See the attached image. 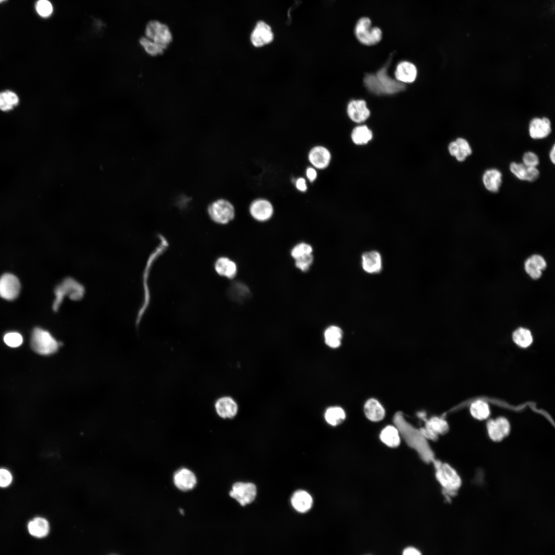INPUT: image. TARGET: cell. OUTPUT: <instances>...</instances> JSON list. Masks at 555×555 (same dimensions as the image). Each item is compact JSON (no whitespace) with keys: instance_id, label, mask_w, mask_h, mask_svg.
Returning a JSON list of instances; mask_svg holds the SVG:
<instances>
[{"instance_id":"cell-29","label":"cell","mask_w":555,"mask_h":555,"mask_svg":"<svg viewBox=\"0 0 555 555\" xmlns=\"http://www.w3.org/2000/svg\"><path fill=\"white\" fill-rule=\"evenodd\" d=\"M512 339L517 345L523 348L529 346L533 341L530 331L523 327L518 328L513 332Z\"/></svg>"},{"instance_id":"cell-14","label":"cell","mask_w":555,"mask_h":555,"mask_svg":"<svg viewBox=\"0 0 555 555\" xmlns=\"http://www.w3.org/2000/svg\"><path fill=\"white\" fill-rule=\"evenodd\" d=\"M308 159L313 168L322 170L330 164L331 155L329 150L323 145L312 147L308 152Z\"/></svg>"},{"instance_id":"cell-33","label":"cell","mask_w":555,"mask_h":555,"mask_svg":"<svg viewBox=\"0 0 555 555\" xmlns=\"http://www.w3.org/2000/svg\"><path fill=\"white\" fill-rule=\"evenodd\" d=\"M425 427L431 430L438 435L446 433L449 430L447 422L438 417H433L429 420H426Z\"/></svg>"},{"instance_id":"cell-3","label":"cell","mask_w":555,"mask_h":555,"mask_svg":"<svg viewBox=\"0 0 555 555\" xmlns=\"http://www.w3.org/2000/svg\"><path fill=\"white\" fill-rule=\"evenodd\" d=\"M435 469V476L442 488V492L448 499L454 496L462 485L461 478L457 471L447 463L435 459L432 462Z\"/></svg>"},{"instance_id":"cell-34","label":"cell","mask_w":555,"mask_h":555,"mask_svg":"<svg viewBox=\"0 0 555 555\" xmlns=\"http://www.w3.org/2000/svg\"><path fill=\"white\" fill-rule=\"evenodd\" d=\"M139 42L145 52L151 56L160 55L165 50L159 44L146 36L142 37L140 39Z\"/></svg>"},{"instance_id":"cell-45","label":"cell","mask_w":555,"mask_h":555,"mask_svg":"<svg viewBox=\"0 0 555 555\" xmlns=\"http://www.w3.org/2000/svg\"><path fill=\"white\" fill-rule=\"evenodd\" d=\"M419 431L423 437L427 440H436L438 438V435L435 433L431 430L426 428L423 427L419 429Z\"/></svg>"},{"instance_id":"cell-8","label":"cell","mask_w":555,"mask_h":555,"mask_svg":"<svg viewBox=\"0 0 555 555\" xmlns=\"http://www.w3.org/2000/svg\"><path fill=\"white\" fill-rule=\"evenodd\" d=\"M208 213L214 222L220 225L229 223L235 216L233 205L225 199H219L212 202L208 207Z\"/></svg>"},{"instance_id":"cell-40","label":"cell","mask_w":555,"mask_h":555,"mask_svg":"<svg viewBox=\"0 0 555 555\" xmlns=\"http://www.w3.org/2000/svg\"><path fill=\"white\" fill-rule=\"evenodd\" d=\"M4 341L8 346L11 347H16L22 344L23 337L18 332H10L4 336Z\"/></svg>"},{"instance_id":"cell-19","label":"cell","mask_w":555,"mask_h":555,"mask_svg":"<svg viewBox=\"0 0 555 555\" xmlns=\"http://www.w3.org/2000/svg\"><path fill=\"white\" fill-rule=\"evenodd\" d=\"M546 262L542 256L533 254L528 258L524 263V268L527 273L533 280L539 279L542 271L545 269Z\"/></svg>"},{"instance_id":"cell-5","label":"cell","mask_w":555,"mask_h":555,"mask_svg":"<svg viewBox=\"0 0 555 555\" xmlns=\"http://www.w3.org/2000/svg\"><path fill=\"white\" fill-rule=\"evenodd\" d=\"M31 346L38 354L49 355L57 351L60 344L49 332L36 327L32 333Z\"/></svg>"},{"instance_id":"cell-31","label":"cell","mask_w":555,"mask_h":555,"mask_svg":"<svg viewBox=\"0 0 555 555\" xmlns=\"http://www.w3.org/2000/svg\"><path fill=\"white\" fill-rule=\"evenodd\" d=\"M345 413L340 407L334 406L328 408L325 413V418L330 425L336 426L341 423L345 418Z\"/></svg>"},{"instance_id":"cell-1","label":"cell","mask_w":555,"mask_h":555,"mask_svg":"<svg viewBox=\"0 0 555 555\" xmlns=\"http://www.w3.org/2000/svg\"><path fill=\"white\" fill-rule=\"evenodd\" d=\"M394 422L407 443L417 451L424 461L429 463L435 459L427 439L421 434L419 430H417L408 423L400 413L395 415Z\"/></svg>"},{"instance_id":"cell-16","label":"cell","mask_w":555,"mask_h":555,"mask_svg":"<svg viewBox=\"0 0 555 555\" xmlns=\"http://www.w3.org/2000/svg\"><path fill=\"white\" fill-rule=\"evenodd\" d=\"M361 264L366 272L370 274L378 273L382 267L381 255L376 250L366 251L362 255Z\"/></svg>"},{"instance_id":"cell-38","label":"cell","mask_w":555,"mask_h":555,"mask_svg":"<svg viewBox=\"0 0 555 555\" xmlns=\"http://www.w3.org/2000/svg\"><path fill=\"white\" fill-rule=\"evenodd\" d=\"M37 13L42 17H48L53 12V6L48 0H39L35 4Z\"/></svg>"},{"instance_id":"cell-25","label":"cell","mask_w":555,"mask_h":555,"mask_svg":"<svg viewBox=\"0 0 555 555\" xmlns=\"http://www.w3.org/2000/svg\"><path fill=\"white\" fill-rule=\"evenodd\" d=\"M215 408L218 414L224 418H231L237 411L236 403L230 397H223L218 400Z\"/></svg>"},{"instance_id":"cell-43","label":"cell","mask_w":555,"mask_h":555,"mask_svg":"<svg viewBox=\"0 0 555 555\" xmlns=\"http://www.w3.org/2000/svg\"><path fill=\"white\" fill-rule=\"evenodd\" d=\"M12 481V475L7 469H0V487H8Z\"/></svg>"},{"instance_id":"cell-41","label":"cell","mask_w":555,"mask_h":555,"mask_svg":"<svg viewBox=\"0 0 555 555\" xmlns=\"http://www.w3.org/2000/svg\"><path fill=\"white\" fill-rule=\"evenodd\" d=\"M312 253L307 254L295 259V266L302 271H307L312 264Z\"/></svg>"},{"instance_id":"cell-44","label":"cell","mask_w":555,"mask_h":555,"mask_svg":"<svg viewBox=\"0 0 555 555\" xmlns=\"http://www.w3.org/2000/svg\"><path fill=\"white\" fill-rule=\"evenodd\" d=\"M504 436H508L510 433V426L508 420L504 417H498L495 420Z\"/></svg>"},{"instance_id":"cell-23","label":"cell","mask_w":555,"mask_h":555,"mask_svg":"<svg viewBox=\"0 0 555 555\" xmlns=\"http://www.w3.org/2000/svg\"><path fill=\"white\" fill-rule=\"evenodd\" d=\"M293 507L298 512L304 513L311 508L312 499L310 494L304 490H298L294 493L291 498Z\"/></svg>"},{"instance_id":"cell-22","label":"cell","mask_w":555,"mask_h":555,"mask_svg":"<svg viewBox=\"0 0 555 555\" xmlns=\"http://www.w3.org/2000/svg\"><path fill=\"white\" fill-rule=\"evenodd\" d=\"M364 412L366 417L371 421L377 422L382 420L385 410L379 402L375 399H369L365 403Z\"/></svg>"},{"instance_id":"cell-46","label":"cell","mask_w":555,"mask_h":555,"mask_svg":"<svg viewBox=\"0 0 555 555\" xmlns=\"http://www.w3.org/2000/svg\"><path fill=\"white\" fill-rule=\"evenodd\" d=\"M295 187L299 191L302 192H305L307 189L306 180L303 177L298 178L295 180Z\"/></svg>"},{"instance_id":"cell-28","label":"cell","mask_w":555,"mask_h":555,"mask_svg":"<svg viewBox=\"0 0 555 555\" xmlns=\"http://www.w3.org/2000/svg\"><path fill=\"white\" fill-rule=\"evenodd\" d=\"M342 336L343 332L339 327L335 325L330 326L325 330V342L331 348H337L341 344Z\"/></svg>"},{"instance_id":"cell-13","label":"cell","mask_w":555,"mask_h":555,"mask_svg":"<svg viewBox=\"0 0 555 555\" xmlns=\"http://www.w3.org/2000/svg\"><path fill=\"white\" fill-rule=\"evenodd\" d=\"M551 132V122L547 117L533 118L529 123V135L530 138L533 139H545L550 134Z\"/></svg>"},{"instance_id":"cell-10","label":"cell","mask_w":555,"mask_h":555,"mask_svg":"<svg viewBox=\"0 0 555 555\" xmlns=\"http://www.w3.org/2000/svg\"><path fill=\"white\" fill-rule=\"evenodd\" d=\"M229 494L242 506H245L254 501L256 494V488L252 483L237 482L233 485Z\"/></svg>"},{"instance_id":"cell-47","label":"cell","mask_w":555,"mask_h":555,"mask_svg":"<svg viewBox=\"0 0 555 555\" xmlns=\"http://www.w3.org/2000/svg\"><path fill=\"white\" fill-rule=\"evenodd\" d=\"M306 176L310 182L314 181L317 177L316 169L313 167H308L306 170Z\"/></svg>"},{"instance_id":"cell-49","label":"cell","mask_w":555,"mask_h":555,"mask_svg":"<svg viewBox=\"0 0 555 555\" xmlns=\"http://www.w3.org/2000/svg\"><path fill=\"white\" fill-rule=\"evenodd\" d=\"M403 554L404 555H419L421 553L416 548L410 547L406 548L403 550Z\"/></svg>"},{"instance_id":"cell-11","label":"cell","mask_w":555,"mask_h":555,"mask_svg":"<svg viewBox=\"0 0 555 555\" xmlns=\"http://www.w3.org/2000/svg\"><path fill=\"white\" fill-rule=\"evenodd\" d=\"M21 285L18 279L10 273L0 278V297L7 300L15 299L18 295Z\"/></svg>"},{"instance_id":"cell-32","label":"cell","mask_w":555,"mask_h":555,"mask_svg":"<svg viewBox=\"0 0 555 555\" xmlns=\"http://www.w3.org/2000/svg\"><path fill=\"white\" fill-rule=\"evenodd\" d=\"M471 415L478 420L487 419L490 414L489 405L485 402L478 400L472 403L470 406Z\"/></svg>"},{"instance_id":"cell-4","label":"cell","mask_w":555,"mask_h":555,"mask_svg":"<svg viewBox=\"0 0 555 555\" xmlns=\"http://www.w3.org/2000/svg\"><path fill=\"white\" fill-rule=\"evenodd\" d=\"M354 32L358 41L367 46L377 44L382 37L381 29L373 26L371 19L367 17H361L357 21Z\"/></svg>"},{"instance_id":"cell-27","label":"cell","mask_w":555,"mask_h":555,"mask_svg":"<svg viewBox=\"0 0 555 555\" xmlns=\"http://www.w3.org/2000/svg\"><path fill=\"white\" fill-rule=\"evenodd\" d=\"M353 142L358 145L367 144L373 138V133L368 127L364 125L355 127L350 135Z\"/></svg>"},{"instance_id":"cell-39","label":"cell","mask_w":555,"mask_h":555,"mask_svg":"<svg viewBox=\"0 0 555 555\" xmlns=\"http://www.w3.org/2000/svg\"><path fill=\"white\" fill-rule=\"evenodd\" d=\"M312 248L308 244L301 243L296 245L291 251V255L295 260L304 255L312 253Z\"/></svg>"},{"instance_id":"cell-51","label":"cell","mask_w":555,"mask_h":555,"mask_svg":"<svg viewBox=\"0 0 555 555\" xmlns=\"http://www.w3.org/2000/svg\"><path fill=\"white\" fill-rule=\"evenodd\" d=\"M5 1H6V0H0V3H1L2 2H4Z\"/></svg>"},{"instance_id":"cell-36","label":"cell","mask_w":555,"mask_h":555,"mask_svg":"<svg viewBox=\"0 0 555 555\" xmlns=\"http://www.w3.org/2000/svg\"><path fill=\"white\" fill-rule=\"evenodd\" d=\"M487 429L490 438L494 441H501L505 437L494 419L488 420Z\"/></svg>"},{"instance_id":"cell-15","label":"cell","mask_w":555,"mask_h":555,"mask_svg":"<svg viewBox=\"0 0 555 555\" xmlns=\"http://www.w3.org/2000/svg\"><path fill=\"white\" fill-rule=\"evenodd\" d=\"M346 112L349 118L356 123L363 122L370 116V111L366 102L361 99L349 101L347 105Z\"/></svg>"},{"instance_id":"cell-12","label":"cell","mask_w":555,"mask_h":555,"mask_svg":"<svg viewBox=\"0 0 555 555\" xmlns=\"http://www.w3.org/2000/svg\"><path fill=\"white\" fill-rule=\"evenodd\" d=\"M249 212L255 220L264 222L272 217L273 207L271 203L267 199L258 198L251 202L249 207Z\"/></svg>"},{"instance_id":"cell-24","label":"cell","mask_w":555,"mask_h":555,"mask_svg":"<svg viewBox=\"0 0 555 555\" xmlns=\"http://www.w3.org/2000/svg\"><path fill=\"white\" fill-rule=\"evenodd\" d=\"M29 533L33 536L42 538L48 535L49 532V524L47 520L41 517H37L30 521L27 526Z\"/></svg>"},{"instance_id":"cell-2","label":"cell","mask_w":555,"mask_h":555,"mask_svg":"<svg viewBox=\"0 0 555 555\" xmlns=\"http://www.w3.org/2000/svg\"><path fill=\"white\" fill-rule=\"evenodd\" d=\"M387 65L380 69L375 74H367L364 78L365 86L377 95L394 94L402 91L405 85L390 77L387 73Z\"/></svg>"},{"instance_id":"cell-35","label":"cell","mask_w":555,"mask_h":555,"mask_svg":"<svg viewBox=\"0 0 555 555\" xmlns=\"http://www.w3.org/2000/svg\"><path fill=\"white\" fill-rule=\"evenodd\" d=\"M459 151L457 155L455 156V159L459 162L464 161L466 158L472 153V148L469 143V142L465 138L462 137H458L456 139Z\"/></svg>"},{"instance_id":"cell-21","label":"cell","mask_w":555,"mask_h":555,"mask_svg":"<svg viewBox=\"0 0 555 555\" xmlns=\"http://www.w3.org/2000/svg\"><path fill=\"white\" fill-rule=\"evenodd\" d=\"M482 181L485 188L491 193L497 192L502 183V174L497 169L486 170L482 176Z\"/></svg>"},{"instance_id":"cell-9","label":"cell","mask_w":555,"mask_h":555,"mask_svg":"<svg viewBox=\"0 0 555 555\" xmlns=\"http://www.w3.org/2000/svg\"><path fill=\"white\" fill-rule=\"evenodd\" d=\"M274 39L271 27L266 22H257L250 36L251 44L256 48H261L270 44Z\"/></svg>"},{"instance_id":"cell-37","label":"cell","mask_w":555,"mask_h":555,"mask_svg":"<svg viewBox=\"0 0 555 555\" xmlns=\"http://www.w3.org/2000/svg\"><path fill=\"white\" fill-rule=\"evenodd\" d=\"M509 169L510 172L518 179L522 181H526L528 166L525 165L522 162H511L509 165Z\"/></svg>"},{"instance_id":"cell-48","label":"cell","mask_w":555,"mask_h":555,"mask_svg":"<svg viewBox=\"0 0 555 555\" xmlns=\"http://www.w3.org/2000/svg\"><path fill=\"white\" fill-rule=\"evenodd\" d=\"M459 148L455 140L451 141L448 145V151L451 156L455 157L458 153Z\"/></svg>"},{"instance_id":"cell-42","label":"cell","mask_w":555,"mask_h":555,"mask_svg":"<svg viewBox=\"0 0 555 555\" xmlns=\"http://www.w3.org/2000/svg\"><path fill=\"white\" fill-rule=\"evenodd\" d=\"M522 163L528 167H536L540 162L538 156L534 152L528 151L522 157Z\"/></svg>"},{"instance_id":"cell-26","label":"cell","mask_w":555,"mask_h":555,"mask_svg":"<svg viewBox=\"0 0 555 555\" xmlns=\"http://www.w3.org/2000/svg\"><path fill=\"white\" fill-rule=\"evenodd\" d=\"M380 438L383 443L391 448H396L400 443L399 431L392 425H388L382 430Z\"/></svg>"},{"instance_id":"cell-18","label":"cell","mask_w":555,"mask_h":555,"mask_svg":"<svg viewBox=\"0 0 555 555\" xmlns=\"http://www.w3.org/2000/svg\"><path fill=\"white\" fill-rule=\"evenodd\" d=\"M175 485L181 491H186L192 489L196 485L197 479L195 474L190 470L182 468L174 475Z\"/></svg>"},{"instance_id":"cell-7","label":"cell","mask_w":555,"mask_h":555,"mask_svg":"<svg viewBox=\"0 0 555 555\" xmlns=\"http://www.w3.org/2000/svg\"><path fill=\"white\" fill-rule=\"evenodd\" d=\"M145 36L166 49L173 41L169 27L158 20L150 21L145 29Z\"/></svg>"},{"instance_id":"cell-17","label":"cell","mask_w":555,"mask_h":555,"mask_svg":"<svg viewBox=\"0 0 555 555\" xmlns=\"http://www.w3.org/2000/svg\"><path fill=\"white\" fill-rule=\"evenodd\" d=\"M417 70L415 65L408 61H402L397 66L395 76L396 80L402 83H412L416 80Z\"/></svg>"},{"instance_id":"cell-30","label":"cell","mask_w":555,"mask_h":555,"mask_svg":"<svg viewBox=\"0 0 555 555\" xmlns=\"http://www.w3.org/2000/svg\"><path fill=\"white\" fill-rule=\"evenodd\" d=\"M19 102L17 95L10 90L0 92V109L8 111L16 106Z\"/></svg>"},{"instance_id":"cell-6","label":"cell","mask_w":555,"mask_h":555,"mask_svg":"<svg viewBox=\"0 0 555 555\" xmlns=\"http://www.w3.org/2000/svg\"><path fill=\"white\" fill-rule=\"evenodd\" d=\"M55 299L53 303V309L57 310L60 306L64 297L68 295L72 300L81 299L84 293L83 286L75 280L67 278L64 280L54 290Z\"/></svg>"},{"instance_id":"cell-20","label":"cell","mask_w":555,"mask_h":555,"mask_svg":"<svg viewBox=\"0 0 555 555\" xmlns=\"http://www.w3.org/2000/svg\"><path fill=\"white\" fill-rule=\"evenodd\" d=\"M214 267L219 275L229 279H233L237 272L236 263L226 256L218 257L214 263Z\"/></svg>"},{"instance_id":"cell-50","label":"cell","mask_w":555,"mask_h":555,"mask_svg":"<svg viewBox=\"0 0 555 555\" xmlns=\"http://www.w3.org/2000/svg\"><path fill=\"white\" fill-rule=\"evenodd\" d=\"M549 157L550 160L553 163H555V145L553 144L549 152Z\"/></svg>"}]
</instances>
